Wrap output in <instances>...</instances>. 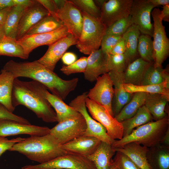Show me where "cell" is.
<instances>
[{"label":"cell","mask_w":169,"mask_h":169,"mask_svg":"<svg viewBox=\"0 0 169 169\" xmlns=\"http://www.w3.org/2000/svg\"><path fill=\"white\" fill-rule=\"evenodd\" d=\"M61 59L64 64L66 66L69 65L77 60V56L73 52L65 53L62 57Z\"/></svg>","instance_id":"cell-47"},{"label":"cell","mask_w":169,"mask_h":169,"mask_svg":"<svg viewBox=\"0 0 169 169\" xmlns=\"http://www.w3.org/2000/svg\"><path fill=\"white\" fill-rule=\"evenodd\" d=\"M0 55L17 57L23 59H27L29 57L16 39L6 36L0 39Z\"/></svg>","instance_id":"cell-34"},{"label":"cell","mask_w":169,"mask_h":169,"mask_svg":"<svg viewBox=\"0 0 169 169\" xmlns=\"http://www.w3.org/2000/svg\"><path fill=\"white\" fill-rule=\"evenodd\" d=\"M156 7L149 0H133L130 15L132 24L138 27L141 34L152 37L153 26L151 15Z\"/></svg>","instance_id":"cell-10"},{"label":"cell","mask_w":169,"mask_h":169,"mask_svg":"<svg viewBox=\"0 0 169 169\" xmlns=\"http://www.w3.org/2000/svg\"><path fill=\"white\" fill-rule=\"evenodd\" d=\"M113 149L127 156L141 169H153L147 159L148 149L146 146L133 142Z\"/></svg>","instance_id":"cell-22"},{"label":"cell","mask_w":169,"mask_h":169,"mask_svg":"<svg viewBox=\"0 0 169 169\" xmlns=\"http://www.w3.org/2000/svg\"><path fill=\"white\" fill-rule=\"evenodd\" d=\"M107 54L101 49L92 52L87 57V65L84 73L85 79L90 82L96 81L100 75L107 73Z\"/></svg>","instance_id":"cell-21"},{"label":"cell","mask_w":169,"mask_h":169,"mask_svg":"<svg viewBox=\"0 0 169 169\" xmlns=\"http://www.w3.org/2000/svg\"><path fill=\"white\" fill-rule=\"evenodd\" d=\"M50 129L23 123L9 120H0V136L27 134L31 136H42L49 133Z\"/></svg>","instance_id":"cell-18"},{"label":"cell","mask_w":169,"mask_h":169,"mask_svg":"<svg viewBox=\"0 0 169 169\" xmlns=\"http://www.w3.org/2000/svg\"><path fill=\"white\" fill-rule=\"evenodd\" d=\"M86 106L92 117L105 128L107 134L112 139L120 140L123 137V127L105 109L88 97L85 100Z\"/></svg>","instance_id":"cell-9"},{"label":"cell","mask_w":169,"mask_h":169,"mask_svg":"<svg viewBox=\"0 0 169 169\" xmlns=\"http://www.w3.org/2000/svg\"><path fill=\"white\" fill-rule=\"evenodd\" d=\"M56 17L66 27L69 33L78 39L83 21L80 9L70 0H66L64 6L58 10Z\"/></svg>","instance_id":"cell-14"},{"label":"cell","mask_w":169,"mask_h":169,"mask_svg":"<svg viewBox=\"0 0 169 169\" xmlns=\"http://www.w3.org/2000/svg\"><path fill=\"white\" fill-rule=\"evenodd\" d=\"M137 51L140 57L143 60L154 63L153 40L151 36L141 34L138 39Z\"/></svg>","instance_id":"cell-36"},{"label":"cell","mask_w":169,"mask_h":169,"mask_svg":"<svg viewBox=\"0 0 169 169\" xmlns=\"http://www.w3.org/2000/svg\"><path fill=\"white\" fill-rule=\"evenodd\" d=\"M88 93L84 92L77 96L70 101L69 105L80 113L85 119L87 128L84 136L95 137L111 145L115 140L108 136L105 127L90 116L87 111L85 100Z\"/></svg>","instance_id":"cell-8"},{"label":"cell","mask_w":169,"mask_h":169,"mask_svg":"<svg viewBox=\"0 0 169 169\" xmlns=\"http://www.w3.org/2000/svg\"><path fill=\"white\" fill-rule=\"evenodd\" d=\"M169 128L168 116L159 120L151 121L134 129L127 136L115 140L112 148H120L131 142H135L147 147L155 146L161 141Z\"/></svg>","instance_id":"cell-4"},{"label":"cell","mask_w":169,"mask_h":169,"mask_svg":"<svg viewBox=\"0 0 169 169\" xmlns=\"http://www.w3.org/2000/svg\"><path fill=\"white\" fill-rule=\"evenodd\" d=\"M25 7L23 6L14 5L11 7L3 25L5 36L16 39L20 18Z\"/></svg>","instance_id":"cell-31"},{"label":"cell","mask_w":169,"mask_h":169,"mask_svg":"<svg viewBox=\"0 0 169 169\" xmlns=\"http://www.w3.org/2000/svg\"><path fill=\"white\" fill-rule=\"evenodd\" d=\"M15 78L13 74L3 69L0 74V103L10 112L13 113L15 108L12 101L13 83Z\"/></svg>","instance_id":"cell-25"},{"label":"cell","mask_w":169,"mask_h":169,"mask_svg":"<svg viewBox=\"0 0 169 169\" xmlns=\"http://www.w3.org/2000/svg\"><path fill=\"white\" fill-rule=\"evenodd\" d=\"M169 99L165 95L157 93H147L144 105L155 121L167 116L165 106Z\"/></svg>","instance_id":"cell-26"},{"label":"cell","mask_w":169,"mask_h":169,"mask_svg":"<svg viewBox=\"0 0 169 169\" xmlns=\"http://www.w3.org/2000/svg\"><path fill=\"white\" fill-rule=\"evenodd\" d=\"M5 36L3 26L0 25V39Z\"/></svg>","instance_id":"cell-57"},{"label":"cell","mask_w":169,"mask_h":169,"mask_svg":"<svg viewBox=\"0 0 169 169\" xmlns=\"http://www.w3.org/2000/svg\"><path fill=\"white\" fill-rule=\"evenodd\" d=\"M122 36L105 34L101 42L100 49L104 53L109 54Z\"/></svg>","instance_id":"cell-42"},{"label":"cell","mask_w":169,"mask_h":169,"mask_svg":"<svg viewBox=\"0 0 169 169\" xmlns=\"http://www.w3.org/2000/svg\"><path fill=\"white\" fill-rule=\"evenodd\" d=\"M94 86L88 93V97L104 107L114 117L112 102L114 95L112 81L108 74L100 76L96 80Z\"/></svg>","instance_id":"cell-12"},{"label":"cell","mask_w":169,"mask_h":169,"mask_svg":"<svg viewBox=\"0 0 169 169\" xmlns=\"http://www.w3.org/2000/svg\"><path fill=\"white\" fill-rule=\"evenodd\" d=\"M0 73H1V71H0Z\"/></svg>","instance_id":"cell-59"},{"label":"cell","mask_w":169,"mask_h":169,"mask_svg":"<svg viewBox=\"0 0 169 169\" xmlns=\"http://www.w3.org/2000/svg\"><path fill=\"white\" fill-rule=\"evenodd\" d=\"M3 69L12 73L15 78L27 77L39 82L52 94L63 100L75 90L79 81L77 78L69 80L61 79L37 60L20 62L10 60L6 63Z\"/></svg>","instance_id":"cell-1"},{"label":"cell","mask_w":169,"mask_h":169,"mask_svg":"<svg viewBox=\"0 0 169 169\" xmlns=\"http://www.w3.org/2000/svg\"><path fill=\"white\" fill-rule=\"evenodd\" d=\"M44 94L45 98L54 109L58 123L82 115L73 108L66 104L63 100L49 92L47 89L45 91Z\"/></svg>","instance_id":"cell-24"},{"label":"cell","mask_w":169,"mask_h":169,"mask_svg":"<svg viewBox=\"0 0 169 169\" xmlns=\"http://www.w3.org/2000/svg\"><path fill=\"white\" fill-rule=\"evenodd\" d=\"M14 6L20 5L25 7L31 4L34 0H13Z\"/></svg>","instance_id":"cell-51"},{"label":"cell","mask_w":169,"mask_h":169,"mask_svg":"<svg viewBox=\"0 0 169 169\" xmlns=\"http://www.w3.org/2000/svg\"><path fill=\"white\" fill-rule=\"evenodd\" d=\"M14 6L13 0H0V10Z\"/></svg>","instance_id":"cell-52"},{"label":"cell","mask_w":169,"mask_h":169,"mask_svg":"<svg viewBox=\"0 0 169 169\" xmlns=\"http://www.w3.org/2000/svg\"><path fill=\"white\" fill-rule=\"evenodd\" d=\"M128 65L124 54H107L106 66L108 73L113 71L124 72Z\"/></svg>","instance_id":"cell-37"},{"label":"cell","mask_w":169,"mask_h":169,"mask_svg":"<svg viewBox=\"0 0 169 169\" xmlns=\"http://www.w3.org/2000/svg\"><path fill=\"white\" fill-rule=\"evenodd\" d=\"M22 169H96L87 157L67 153L49 161L35 165H27Z\"/></svg>","instance_id":"cell-7"},{"label":"cell","mask_w":169,"mask_h":169,"mask_svg":"<svg viewBox=\"0 0 169 169\" xmlns=\"http://www.w3.org/2000/svg\"><path fill=\"white\" fill-rule=\"evenodd\" d=\"M147 93L138 92L134 93L131 100L114 117L119 122L133 116L139 109L144 105Z\"/></svg>","instance_id":"cell-30"},{"label":"cell","mask_w":169,"mask_h":169,"mask_svg":"<svg viewBox=\"0 0 169 169\" xmlns=\"http://www.w3.org/2000/svg\"><path fill=\"white\" fill-rule=\"evenodd\" d=\"M81 10L93 17L100 19L101 9L93 0H71Z\"/></svg>","instance_id":"cell-39"},{"label":"cell","mask_w":169,"mask_h":169,"mask_svg":"<svg viewBox=\"0 0 169 169\" xmlns=\"http://www.w3.org/2000/svg\"><path fill=\"white\" fill-rule=\"evenodd\" d=\"M133 0H109L101 8L100 20L107 28L117 21L130 15Z\"/></svg>","instance_id":"cell-15"},{"label":"cell","mask_w":169,"mask_h":169,"mask_svg":"<svg viewBox=\"0 0 169 169\" xmlns=\"http://www.w3.org/2000/svg\"><path fill=\"white\" fill-rule=\"evenodd\" d=\"M141 34L138 27L132 24L123 35L125 44L124 54L127 65L140 57L137 46L138 38Z\"/></svg>","instance_id":"cell-27"},{"label":"cell","mask_w":169,"mask_h":169,"mask_svg":"<svg viewBox=\"0 0 169 169\" xmlns=\"http://www.w3.org/2000/svg\"><path fill=\"white\" fill-rule=\"evenodd\" d=\"M86 128L85 121L82 115L58 123L50 129L49 134L63 145L83 135Z\"/></svg>","instance_id":"cell-11"},{"label":"cell","mask_w":169,"mask_h":169,"mask_svg":"<svg viewBox=\"0 0 169 169\" xmlns=\"http://www.w3.org/2000/svg\"><path fill=\"white\" fill-rule=\"evenodd\" d=\"M154 63L146 62L140 57L129 64L124 72V83L141 85L146 72Z\"/></svg>","instance_id":"cell-23"},{"label":"cell","mask_w":169,"mask_h":169,"mask_svg":"<svg viewBox=\"0 0 169 169\" xmlns=\"http://www.w3.org/2000/svg\"><path fill=\"white\" fill-rule=\"evenodd\" d=\"M161 15L162 21L169 22V4L163 6L161 12Z\"/></svg>","instance_id":"cell-49"},{"label":"cell","mask_w":169,"mask_h":169,"mask_svg":"<svg viewBox=\"0 0 169 169\" xmlns=\"http://www.w3.org/2000/svg\"><path fill=\"white\" fill-rule=\"evenodd\" d=\"M132 24L130 15L121 19L107 28L105 34L123 36Z\"/></svg>","instance_id":"cell-38"},{"label":"cell","mask_w":169,"mask_h":169,"mask_svg":"<svg viewBox=\"0 0 169 169\" xmlns=\"http://www.w3.org/2000/svg\"><path fill=\"white\" fill-rule=\"evenodd\" d=\"M64 26L63 22L60 19L50 15L44 18L32 27L26 35L50 32Z\"/></svg>","instance_id":"cell-33"},{"label":"cell","mask_w":169,"mask_h":169,"mask_svg":"<svg viewBox=\"0 0 169 169\" xmlns=\"http://www.w3.org/2000/svg\"><path fill=\"white\" fill-rule=\"evenodd\" d=\"M168 70L155 68L153 64L146 70L141 85L157 84L169 80Z\"/></svg>","instance_id":"cell-35"},{"label":"cell","mask_w":169,"mask_h":169,"mask_svg":"<svg viewBox=\"0 0 169 169\" xmlns=\"http://www.w3.org/2000/svg\"><path fill=\"white\" fill-rule=\"evenodd\" d=\"M9 151L18 152L39 164L49 161L67 153L63 149L62 145L49 133L24 138Z\"/></svg>","instance_id":"cell-3"},{"label":"cell","mask_w":169,"mask_h":169,"mask_svg":"<svg viewBox=\"0 0 169 169\" xmlns=\"http://www.w3.org/2000/svg\"><path fill=\"white\" fill-rule=\"evenodd\" d=\"M158 162L160 169H168L169 168V154L167 152L162 151L158 156Z\"/></svg>","instance_id":"cell-46"},{"label":"cell","mask_w":169,"mask_h":169,"mask_svg":"<svg viewBox=\"0 0 169 169\" xmlns=\"http://www.w3.org/2000/svg\"><path fill=\"white\" fill-rule=\"evenodd\" d=\"M151 3L157 7L158 6H163L169 4V0H149Z\"/></svg>","instance_id":"cell-53"},{"label":"cell","mask_w":169,"mask_h":169,"mask_svg":"<svg viewBox=\"0 0 169 169\" xmlns=\"http://www.w3.org/2000/svg\"><path fill=\"white\" fill-rule=\"evenodd\" d=\"M47 10L50 14L56 17L57 10L53 0H37Z\"/></svg>","instance_id":"cell-45"},{"label":"cell","mask_w":169,"mask_h":169,"mask_svg":"<svg viewBox=\"0 0 169 169\" xmlns=\"http://www.w3.org/2000/svg\"><path fill=\"white\" fill-rule=\"evenodd\" d=\"M106 1L105 0H96L94 1L96 5L100 9L102 8L104 3Z\"/></svg>","instance_id":"cell-56"},{"label":"cell","mask_w":169,"mask_h":169,"mask_svg":"<svg viewBox=\"0 0 169 169\" xmlns=\"http://www.w3.org/2000/svg\"><path fill=\"white\" fill-rule=\"evenodd\" d=\"M66 1V0H53L57 11L64 6Z\"/></svg>","instance_id":"cell-54"},{"label":"cell","mask_w":169,"mask_h":169,"mask_svg":"<svg viewBox=\"0 0 169 169\" xmlns=\"http://www.w3.org/2000/svg\"><path fill=\"white\" fill-rule=\"evenodd\" d=\"M50 15L47 10L37 0L26 7L19 23L17 40L25 36L28 31L44 18Z\"/></svg>","instance_id":"cell-16"},{"label":"cell","mask_w":169,"mask_h":169,"mask_svg":"<svg viewBox=\"0 0 169 169\" xmlns=\"http://www.w3.org/2000/svg\"><path fill=\"white\" fill-rule=\"evenodd\" d=\"M47 89L35 80L25 81L15 78L12 95L13 105L14 108L20 105L25 106L45 122H57L56 113L45 97Z\"/></svg>","instance_id":"cell-2"},{"label":"cell","mask_w":169,"mask_h":169,"mask_svg":"<svg viewBox=\"0 0 169 169\" xmlns=\"http://www.w3.org/2000/svg\"><path fill=\"white\" fill-rule=\"evenodd\" d=\"M123 87L126 92L130 93L138 92L157 93L163 95L169 99V80L155 85H137L124 83Z\"/></svg>","instance_id":"cell-32"},{"label":"cell","mask_w":169,"mask_h":169,"mask_svg":"<svg viewBox=\"0 0 169 169\" xmlns=\"http://www.w3.org/2000/svg\"><path fill=\"white\" fill-rule=\"evenodd\" d=\"M81 12L83 20V27L76 46L81 53L89 55L99 49L107 27L100 19Z\"/></svg>","instance_id":"cell-5"},{"label":"cell","mask_w":169,"mask_h":169,"mask_svg":"<svg viewBox=\"0 0 169 169\" xmlns=\"http://www.w3.org/2000/svg\"><path fill=\"white\" fill-rule=\"evenodd\" d=\"M115 152L111 145L101 141L95 151L87 157L93 162L96 169H110V162Z\"/></svg>","instance_id":"cell-28"},{"label":"cell","mask_w":169,"mask_h":169,"mask_svg":"<svg viewBox=\"0 0 169 169\" xmlns=\"http://www.w3.org/2000/svg\"><path fill=\"white\" fill-rule=\"evenodd\" d=\"M152 119L151 113L143 105L133 116L121 122L123 127V137L130 134L135 128L151 121Z\"/></svg>","instance_id":"cell-29"},{"label":"cell","mask_w":169,"mask_h":169,"mask_svg":"<svg viewBox=\"0 0 169 169\" xmlns=\"http://www.w3.org/2000/svg\"><path fill=\"white\" fill-rule=\"evenodd\" d=\"M108 73L112 81L114 87L112 109L115 117L131 100L134 93L131 94L126 92L123 87V84L125 83L124 72H119L111 71Z\"/></svg>","instance_id":"cell-19"},{"label":"cell","mask_w":169,"mask_h":169,"mask_svg":"<svg viewBox=\"0 0 169 169\" xmlns=\"http://www.w3.org/2000/svg\"><path fill=\"white\" fill-rule=\"evenodd\" d=\"M161 141H163L166 145L169 144V128L166 130Z\"/></svg>","instance_id":"cell-55"},{"label":"cell","mask_w":169,"mask_h":169,"mask_svg":"<svg viewBox=\"0 0 169 169\" xmlns=\"http://www.w3.org/2000/svg\"><path fill=\"white\" fill-rule=\"evenodd\" d=\"M161 12L159 8H155L151 12L154 22L152 36L153 66L156 68H162L163 63L169 55V39L162 23Z\"/></svg>","instance_id":"cell-6"},{"label":"cell","mask_w":169,"mask_h":169,"mask_svg":"<svg viewBox=\"0 0 169 169\" xmlns=\"http://www.w3.org/2000/svg\"><path fill=\"white\" fill-rule=\"evenodd\" d=\"M87 59V57H81L69 65H63L60 70L67 75L76 73H84L86 69Z\"/></svg>","instance_id":"cell-40"},{"label":"cell","mask_w":169,"mask_h":169,"mask_svg":"<svg viewBox=\"0 0 169 169\" xmlns=\"http://www.w3.org/2000/svg\"><path fill=\"white\" fill-rule=\"evenodd\" d=\"M101 141L95 137L82 136L62 145L67 153L87 157L96 150Z\"/></svg>","instance_id":"cell-20"},{"label":"cell","mask_w":169,"mask_h":169,"mask_svg":"<svg viewBox=\"0 0 169 169\" xmlns=\"http://www.w3.org/2000/svg\"><path fill=\"white\" fill-rule=\"evenodd\" d=\"M24 139L19 137L8 140L5 137L0 136V157L6 151H9L15 144Z\"/></svg>","instance_id":"cell-44"},{"label":"cell","mask_w":169,"mask_h":169,"mask_svg":"<svg viewBox=\"0 0 169 169\" xmlns=\"http://www.w3.org/2000/svg\"><path fill=\"white\" fill-rule=\"evenodd\" d=\"M116 152L112 161L118 169H141L127 156L119 151Z\"/></svg>","instance_id":"cell-41"},{"label":"cell","mask_w":169,"mask_h":169,"mask_svg":"<svg viewBox=\"0 0 169 169\" xmlns=\"http://www.w3.org/2000/svg\"><path fill=\"white\" fill-rule=\"evenodd\" d=\"M11 7L0 10V25H3L7 15Z\"/></svg>","instance_id":"cell-50"},{"label":"cell","mask_w":169,"mask_h":169,"mask_svg":"<svg viewBox=\"0 0 169 169\" xmlns=\"http://www.w3.org/2000/svg\"><path fill=\"white\" fill-rule=\"evenodd\" d=\"M0 120H9L23 123L30 124L29 122L26 119L10 112L0 103Z\"/></svg>","instance_id":"cell-43"},{"label":"cell","mask_w":169,"mask_h":169,"mask_svg":"<svg viewBox=\"0 0 169 169\" xmlns=\"http://www.w3.org/2000/svg\"><path fill=\"white\" fill-rule=\"evenodd\" d=\"M69 33L66 27L46 33L25 35L17 40L22 48L25 54L29 56L30 53L36 48L44 45L49 46Z\"/></svg>","instance_id":"cell-13"},{"label":"cell","mask_w":169,"mask_h":169,"mask_svg":"<svg viewBox=\"0 0 169 169\" xmlns=\"http://www.w3.org/2000/svg\"><path fill=\"white\" fill-rule=\"evenodd\" d=\"M125 51V44L123 37L118 41L109 54H124Z\"/></svg>","instance_id":"cell-48"},{"label":"cell","mask_w":169,"mask_h":169,"mask_svg":"<svg viewBox=\"0 0 169 169\" xmlns=\"http://www.w3.org/2000/svg\"><path fill=\"white\" fill-rule=\"evenodd\" d=\"M78 39L69 34L49 46L44 54L38 61L49 69L54 71L56 65L71 46L76 45Z\"/></svg>","instance_id":"cell-17"},{"label":"cell","mask_w":169,"mask_h":169,"mask_svg":"<svg viewBox=\"0 0 169 169\" xmlns=\"http://www.w3.org/2000/svg\"><path fill=\"white\" fill-rule=\"evenodd\" d=\"M110 169H118L113 164L112 161V159H111L110 161Z\"/></svg>","instance_id":"cell-58"}]
</instances>
